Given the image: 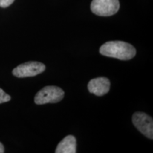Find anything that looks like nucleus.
Instances as JSON below:
<instances>
[{
  "mask_svg": "<svg viewBox=\"0 0 153 153\" xmlns=\"http://www.w3.org/2000/svg\"><path fill=\"white\" fill-rule=\"evenodd\" d=\"M4 145L2 143H0V153H4Z\"/></svg>",
  "mask_w": 153,
  "mask_h": 153,
  "instance_id": "nucleus-10",
  "label": "nucleus"
},
{
  "mask_svg": "<svg viewBox=\"0 0 153 153\" xmlns=\"http://www.w3.org/2000/svg\"><path fill=\"white\" fill-rule=\"evenodd\" d=\"M111 83L106 77H97L92 79L88 83L87 87L89 92L97 96H103L109 91Z\"/></svg>",
  "mask_w": 153,
  "mask_h": 153,
  "instance_id": "nucleus-6",
  "label": "nucleus"
},
{
  "mask_svg": "<svg viewBox=\"0 0 153 153\" xmlns=\"http://www.w3.org/2000/svg\"><path fill=\"white\" fill-rule=\"evenodd\" d=\"M14 1V0H0V7H2V8L8 7L12 4Z\"/></svg>",
  "mask_w": 153,
  "mask_h": 153,
  "instance_id": "nucleus-9",
  "label": "nucleus"
},
{
  "mask_svg": "<svg viewBox=\"0 0 153 153\" xmlns=\"http://www.w3.org/2000/svg\"><path fill=\"white\" fill-rule=\"evenodd\" d=\"M76 141L73 135H68L57 145L55 153H75Z\"/></svg>",
  "mask_w": 153,
  "mask_h": 153,
  "instance_id": "nucleus-7",
  "label": "nucleus"
},
{
  "mask_svg": "<svg viewBox=\"0 0 153 153\" xmlns=\"http://www.w3.org/2000/svg\"><path fill=\"white\" fill-rule=\"evenodd\" d=\"M120 8L119 0H93L91 10L100 16H110L118 12Z\"/></svg>",
  "mask_w": 153,
  "mask_h": 153,
  "instance_id": "nucleus-3",
  "label": "nucleus"
},
{
  "mask_svg": "<svg viewBox=\"0 0 153 153\" xmlns=\"http://www.w3.org/2000/svg\"><path fill=\"white\" fill-rule=\"evenodd\" d=\"M11 100V97L4 91L3 89L0 88V104L7 102Z\"/></svg>",
  "mask_w": 153,
  "mask_h": 153,
  "instance_id": "nucleus-8",
  "label": "nucleus"
},
{
  "mask_svg": "<svg viewBox=\"0 0 153 153\" xmlns=\"http://www.w3.org/2000/svg\"><path fill=\"white\" fill-rule=\"evenodd\" d=\"M132 121L135 128L148 138H153L152 118L143 112H135L133 115Z\"/></svg>",
  "mask_w": 153,
  "mask_h": 153,
  "instance_id": "nucleus-5",
  "label": "nucleus"
},
{
  "mask_svg": "<svg viewBox=\"0 0 153 153\" xmlns=\"http://www.w3.org/2000/svg\"><path fill=\"white\" fill-rule=\"evenodd\" d=\"M45 70V65L43 63L30 61L19 65L12 71L15 76L19 78L34 76L42 73Z\"/></svg>",
  "mask_w": 153,
  "mask_h": 153,
  "instance_id": "nucleus-4",
  "label": "nucleus"
},
{
  "mask_svg": "<svg viewBox=\"0 0 153 153\" xmlns=\"http://www.w3.org/2000/svg\"><path fill=\"white\" fill-rule=\"evenodd\" d=\"M65 92L60 87L55 86H47L36 94L34 101L36 104L43 105L48 103H57L64 98Z\"/></svg>",
  "mask_w": 153,
  "mask_h": 153,
  "instance_id": "nucleus-2",
  "label": "nucleus"
},
{
  "mask_svg": "<svg viewBox=\"0 0 153 153\" xmlns=\"http://www.w3.org/2000/svg\"><path fill=\"white\" fill-rule=\"evenodd\" d=\"M99 53L106 57L121 60H128L135 56L136 50L128 43L115 41H108L103 44L99 48Z\"/></svg>",
  "mask_w": 153,
  "mask_h": 153,
  "instance_id": "nucleus-1",
  "label": "nucleus"
}]
</instances>
